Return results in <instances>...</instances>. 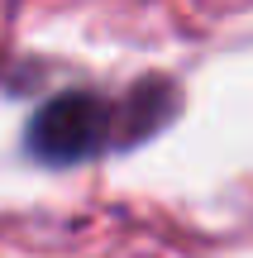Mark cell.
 <instances>
[{
  "label": "cell",
  "mask_w": 253,
  "mask_h": 258,
  "mask_svg": "<svg viewBox=\"0 0 253 258\" xmlns=\"http://www.w3.org/2000/svg\"><path fill=\"white\" fill-rule=\"evenodd\" d=\"M115 129V110L91 91H62L29 120V153L38 163H81V158L101 153L105 139Z\"/></svg>",
  "instance_id": "6da1fadb"
}]
</instances>
